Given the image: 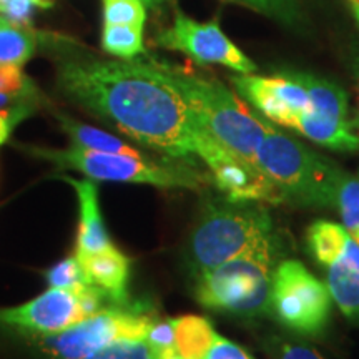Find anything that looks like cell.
Listing matches in <instances>:
<instances>
[{
  "instance_id": "1f68e13d",
  "label": "cell",
  "mask_w": 359,
  "mask_h": 359,
  "mask_svg": "<svg viewBox=\"0 0 359 359\" xmlns=\"http://www.w3.org/2000/svg\"><path fill=\"white\" fill-rule=\"evenodd\" d=\"M205 359H253L243 348H240L238 344L231 343V341L222 338L217 334L212 348L208 349Z\"/></svg>"
},
{
  "instance_id": "d4e9b609",
  "label": "cell",
  "mask_w": 359,
  "mask_h": 359,
  "mask_svg": "<svg viewBox=\"0 0 359 359\" xmlns=\"http://www.w3.org/2000/svg\"><path fill=\"white\" fill-rule=\"evenodd\" d=\"M224 2L248 7L286 25L298 24L302 19L299 0H224Z\"/></svg>"
},
{
  "instance_id": "8992f818",
  "label": "cell",
  "mask_w": 359,
  "mask_h": 359,
  "mask_svg": "<svg viewBox=\"0 0 359 359\" xmlns=\"http://www.w3.org/2000/svg\"><path fill=\"white\" fill-rule=\"evenodd\" d=\"M30 154L40 158L50 160L60 168H72L87 175L90 180L107 182L145 183L161 188H187L201 190L210 183L208 175L193 168V165L155 161L145 155L103 154V151L83 150L72 145L67 150H48V148H29Z\"/></svg>"
},
{
  "instance_id": "836d02e7",
  "label": "cell",
  "mask_w": 359,
  "mask_h": 359,
  "mask_svg": "<svg viewBox=\"0 0 359 359\" xmlns=\"http://www.w3.org/2000/svg\"><path fill=\"white\" fill-rule=\"evenodd\" d=\"M24 102H32V100H27V98H19V97H13V95H7V93L0 92V109H8V107L19 105V103H24Z\"/></svg>"
},
{
  "instance_id": "ba28073f",
  "label": "cell",
  "mask_w": 359,
  "mask_h": 359,
  "mask_svg": "<svg viewBox=\"0 0 359 359\" xmlns=\"http://www.w3.org/2000/svg\"><path fill=\"white\" fill-rule=\"evenodd\" d=\"M327 285L296 259L280 263L273 275L271 309L283 325L299 334L316 336L325 330L331 314Z\"/></svg>"
},
{
  "instance_id": "5b68a950",
  "label": "cell",
  "mask_w": 359,
  "mask_h": 359,
  "mask_svg": "<svg viewBox=\"0 0 359 359\" xmlns=\"http://www.w3.org/2000/svg\"><path fill=\"white\" fill-rule=\"evenodd\" d=\"M257 165L275 183L283 201L303 206H331L343 172L334 161L281 133L269 122L257 150Z\"/></svg>"
},
{
  "instance_id": "2e32d148",
  "label": "cell",
  "mask_w": 359,
  "mask_h": 359,
  "mask_svg": "<svg viewBox=\"0 0 359 359\" xmlns=\"http://www.w3.org/2000/svg\"><path fill=\"white\" fill-rule=\"evenodd\" d=\"M309 140L318 145L331 148L336 151H358L359 132L356 123L349 120H339L333 116L314 114L313 110L304 111L294 127Z\"/></svg>"
},
{
  "instance_id": "ab89813d",
  "label": "cell",
  "mask_w": 359,
  "mask_h": 359,
  "mask_svg": "<svg viewBox=\"0 0 359 359\" xmlns=\"http://www.w3.org/2000/svg\"><path fill=\"white\" fill-rule=\"evenodd\" d=\"M37 2L40 4V6H48V4H47V2H45V0H37Z\"/></svg>"
},
{
  "instance_id": "e0dca14e",
  "label": "cell",
  "mask_w": 359,
  "mask_h": 359,
  "mask_svg": "<svg viewBox=\"0 0 359 359\" xmlns=\"http://www.w3.org/2000/svg\"><path fill=\"white\" fill-rule=\"evenodd\" d=\"M296 82L302 83L308 92L311 110L314 114L333 116L339 120H349L348 95L338 83L331 82L318 75L306 74V72H285Z\"/></svg>"
},
{
  "instance_id": "d590c367",
  "label": "cell",
  "mask_w": 359,
  "mask_h": 359,
  "mask_svg": "<svg viewBox=\"0 0 359 359\" xmlns=\"http://www.w3.org/2000/svg\"><path fill=\"white\" fill-rule=\"evenodd\" d=\"M155 359H185L180 354L177 349H168V351H163L160 354H156Z\"/></svg>"
},
{
  "instance_id": "74e56055",
  "label": "cell",
  "mask_w": 359,
  "mask_h": 359,
  "mask_svg": "<svg viewBox=\"0 0 359 359\" xmlns=\"http://www.w3.org/2000/svg\"><path fill=\"white\" fill-rule=\"evenodd\" d=\"M351 8H353V15H354V19H356L358 25H359V4H351Z\"/></svg>"
},
{
  "instance_id": "e575fe53",
  "label": "cell",
  "mask_w": 359,
  "mask_h": 359,
  "mask_svg": "<svg viewBox=\"0 0 359 359\" xmlns=\"http://www.w3.org/2000/svg\"><path fill=\"white\" fill-rule=\"evenodd\" d=\"M353 74H354V80H356L358 98H359V47H358V50L354 52V58H353Z\"/></svg>"
},
{
  "instance_id": "4316f807",
  "label": "cell",
  "mask_w": 359,
  "mask_h": 359,
  "mask_svg": "<svg viewBox=\"0 0 359 359\" xmlns=\"http://www.w3.org/2000/svg\"><path fill=\"white\" fill-rule=\"evenodd\" d=\"M0 92L19 98L34 100L39 97L37 88L22 72L19 65H0Z\"/></svg>"
},
{
  "instance_id": "7c38bea8",
  "label": "cell",
  "mask_w": 359,
  "mask_h": 359,
  "mask_svg": "<svg viewBox=\"0 0 359 359\" xmlns=\"http://www.w3.org/2000/svg\"><path fill=\"white\" fill-rule=\"evenodd\" d=\"M238 95L262 111L269 122L294 128L299 116L311 110L308 92L285 72L273 77H259L255 74H238L231 77Z\"/></svg>"
},
{
  "instance_id": "ac0fdd59",
  "label": "cell",
  "mask_w": 359,
  "mask_h": 359,
  "mask_svg": "<svg viewBox=\"0 0 359 359\" xmlns=\"http://www.w3.org/2000/svg\"><path fill=\"white\" fill-rule=\"evenodd\" d=\"M175 330V349L185 359H205L212 348L217 331L206 318L182 316L172 320Z\"/></svg>"
},
{
  "instance_id": "4fadbf2b",
  "label": "cell",
  "mask_w": 359,
  "mask_h": 359,
  "mask_svg": "<svg viewBox=\"0 0 359 359\" xmlns=\"http://www.w3.org/2000/svg\"><path fill=\"white\" fill-rule=\"evenodd\" d=\"M88 285L100 290L114 306H128L130 259L114 245L79 258Z\"/></svg>"
},
{
  "instance_id": "ffe728a7",
  "label": "cell",
  "mask_w": 359,
  "mask_h": 359,
  "mask_svg": "<svg viewBox=\"0 0 359 359\" xmlns=\"http://www.w3.org/2000/svg\"><path fill=\"white\" fill-rule=\"evenodd\" d=\"M349 233L343 224L331 222H316L308 230V248L311 255L325 266L336 262L344 251Z\"/></svg>"
},
{
  "instance_id": "60d3db41",
  "label": "cell",
  "mask_w": 359,
  "mask_h": 359,
  "mask_svg": "<svg viewBox=\"0 0 359 359\" xmlns=\"http://www.w3.org/2000/svg\"><path fill=\"white\" fill-rule=\"evenodd\" d=\"M356 241H358V243H359V238H358V240H356Z\"/></svg>"
},
{
  "instance_id": "d6a6232c",
  "label": "cell",
  "mask_w": 359,
  "mask_h": 359,
  "mask_svg": "<svg viewBox=\"0 0 359 359\" xmlns=\"http://www.w3.org/2000/svg\"><path fill=\"white\" fill-rule=\"evenodd\" d=\"M281 359H325L313 348L298 343L281 344Z\"/></svg>"
},
{
  "instance_id": "d6986e66",
  "label": "cell",
  "mask_w": 359,
  "mask_h": 359,
  "mask_svg": "<svg viewBox=\"0 0 359 359\" xmlns=\"http://www.w3.org/2000/svg\"><path fill=\"white\" fill-rule=\"evenodd\" d=\"M58 122H60L64 132L69 135L72 145L83 148V150L92 151H103V154H125V155H137L140 154L114 135L103 132L100 128L90 127L77 122V120L70 118L67 115H58Z\"/></svg>"
},
{
  "instance_id": "603a6c76",
  "label": "cell",
  "mask_w": 359,
  "mask_h": 359,
  "mask_svg": "<svg viewBox=\"0 0 359 359\" xmlns=\"http://www.w3.org/2000/svg\"><path fill=\"white\" fill-rule=\"evenodd\" d=\"M333 208L338 210L353 240L359 238V180L351 173L341 172L333 195Z\"/></svg>"
},
{
  "instance_id": "7a4b0ae2",
  "label": "cell",
  "mask_w": 359,
  "mask_h": 359,
  "mask_svg": "<svg viewBox=\"0 0 359 359\" xmlns=\"http://www.w3.org/2000/svg\"><path fill=\"white\" fill-rule=\"evenodd\" d=\"M268 210L259 201L212 200L201 212L188 243V262L196 276L275 236Z\"/></svg>"
},
{
  "instance_id": "5bb4252c",
  "label": "cell",
  "mask_w": 359,
  "mask_h": 359,
  "mask_svg": "<svg viewBox=\"0 0 359 359\" xmlns=\"http://www.w3.org/2000/svg\"><path fill=\"white\" fill-rule=\"evenodd\" d=\"M64 182L75 188L80 205V224L77 236V251L75 257L83 258L97 251L105 250L111 245L105 224L102 222L100 206H98V191L93 180H75L60 177Z\"/></svg>"
},
{
  "instance_id": "f546056e",
  "label": "cell",
  "mask_w": 359,
  "mask_h": 359,
  "mask_svg": "<svg viewBox=\"0 0 359 359\" xmlns=\"http://www.w3.org/2000/svg\"><path fill=\"white\" fill-rule=\"evenodd\" d=\"M32 102H24L19 103V105L8 107V109H0V145H4V143L7 142L12 130L15 128L22 120H25L27 116L32 114Z\"/></svg>"
},
{
  "instance_id": "30bf717a",
  "label": "cell",
  "mask_w": 359,
  "mask_h": 359,
  "mask_svg": "<svg viewBox=\"0 0 359 359\" xmlns=\"http://www.w3.org/2000/svg\"><path fill=\"white\" fill-rule=\"evenodd\" d=\"M155 43L167 50L182 52L196 64L223 65L243 75L258 70L257 64L223 32L217 19L198 22L177 11L172 25L156 35Z\"/></svg>"
},
{
  "instance_id": "4dcf8cb0",
  "label": "cell",
  "mask_w": 359,
  "mask_h": 359,
  "mask_svg": "<svg viewBox=\"0 0 359 359\" xmlns=\"http://www.w3.org/2000/svg\"><path fill=\"white\" fill-rule=\"evenodd\" d=\"M34 6H40V4L37 0H7L2 13L13 25L22 27V29H30Z\"/></svg>"
},
{
  "instance_id": "9c48e42d",
  "label": "cell",
  "mask_w": 359,
  "mask_h": 359,
  "mask_svg": "<svg viewBox=\"0 0 359 359\" xmlns=\"http://www.w3.org/2000/svg\"><path fill=\"white\" fill-rule=\"evenodd\" d=\"M107 303L109 298L93 286L82 291L48 288L32 302L0 309V321L40 336L57 334L100 311Z\"/></svg>"
},
{
  "instance_id": "8fae6325",
  "label": "cell",
  "mask_w": 359,
  "mask_h": 359,
  "mask_svg": "<svg viewBox=\"0 0 359 359\" xmlns=\"http://www.w3.org/2000/svg\"><path fill=\"white\" fill-rule=\"evenodd\" d=\"M196 156L203 160L212 173L215 187L228 198L283 203L280 190L263 170L224 147L208 132V128L201 133Z\"/></svg>"
},
{
  "instance_id": "484cf974",
  "label": "cell",
  "mask_w": 359,
  "mask_h": 359,
  "mask_svg": "<svg viewBox=\"0 0 359 359\" xmlns=\"http://www.w3.org/2000/svg\"><path fill=\"white\" fill-rule=\"evenodd\" d=\"M147 6L142 0H103V24L145 27Z\"/></svg>"
},
{
  "instance_id": "9a60e30c",
  "label": "cell",
  "mask_w": 359,
  "mask_h": 359,
  "mask_svg": "<svg viewBox=\"0 0 359 359\" xmlns=\"http://www.w3.org/2000/svg\"><path fill=\"white\" fill-rule=\"evenodd\" d=\"M327 290L341 311L359 321V243L351 236L341 257L327 266Z\"/></svg>"
},
{
  "instance_id": "b9f144b4",
  "label": "cell",
  "mask_w": 359,
  "mask_h": 359,
  "mask_svg": "<svg viewBox=\"0 0 359 359\" xmlns=\"http://www.w3.org/2000/svg\"><path fill=\"white\" fill-rule=\"evenodd\" d=\"M0 11H2V8H0Z\"/></svg>"
},
{
  "instance_id": "7402d4cb",
  "label": "cell",
  "mask_w": 359,
  "mask_h": 359,
  "mask_svg": "<svg viewBox=\"0 0 359 359\" xmlns=\"http://www.w3.org/2000/svg\"><path fill=\"white\" fill-rule=\"evenodd\" d=\"M102 48L110 55L133 60L145 52L143 47V27L103 24Z\"/></svg>"
},
{
  "instance_id": "6da1fadb",
  "label": "cell",
  "mask_w": 359,
  "mask_h": 359,
  "mask_svg": "<svg viewBox=\"0 0 359 359\" xmlns=\"http://www.w3.org/2000/svg\"><path fill=\"white\" fill-rule=\"evenodd\" d=\"M57 85L69 100L135 142L172 158L196 155L206 127L154 62L65 60Z\"/></svg>"
},
{
  "instance_id": "277c9868",
  "label": "cell",
  "mask_w": 359,
  "mask_h": 359,
  "mask_svg": "<svg viewBox=\"0 0 359 359\" xmlns=\"http://www.w3.org/2000/svg\"><path fill=\"white\" fill-rule=\"evenodd\" d=\"M280 240L271 236L253 248L196 276V299L213 311L257 316L271 308L273 275Z\"/></svg>"
},
{
  "instance_id": "cb8c5ba5",
  "label": "cell",
  "mask_w": 359,
  "mask_h": 359,
  "mask_svg": "<svg viewBox=\"0 0 359 359\" xmlns=\"http://www.w3.org/2000/svg\"><path fill=\"white\" fill-rule=\"evenodd\" d=\"M45 280H47L50 288H60V290H74L82 291L88 288V281L85 278L83 266L80 259L75 257H70L64 259V262L57 263L55 266L45 271Z\"/></svg>"
},
{
  "instance_id": "83f0119b",
  "label": "cell",
  "mask_w": 359,
  "mask_h": 359,
  "mask_svg": "<svg viewBox=\"0 0 359 359\" xmlns=\"http://www.w3.org/2000/svg\"><path fill=\"white\" fill-rule=\"evenodd\" d=\"M85 359H155L145 339H122Z\"/></svg>"
},
{
  "instance_id": "44dd1931",
  "label": "cell",
  "mask_w": 359,
  "mask_h": 359,
  "mask_svg": "<svg viewBox=\"0 0 359 359\" xmlns=\"http://www.w3.org/2000/svg\"><path fill=\"white\" fill-rule=\"evenodd\" d=\"M37 37L29 29L13 25L0 15V65H19L32 58Z\"/></svg>"
},
{
  "instance_id": "8d00e7d4",
  "label": "cell",
  "mask_w": 359,
  "mask_h": 359,
  "mask_svg": "<svg viewBox=\"0 0 359 359\" xmlns=\"http://www.w3.org/2000/svg\"><path fill=\"white\" fill-rule=\"evenodd\" d=\"M142 2L145 4L147 7H160V6H163V4L170 2V0H142Z\"/></svg>"
},
{
  "instance_id": "52a82bcc",
  "label": "cell",
  "mask_w": 359,
  "mask_h": 359,
  "mask_svg": "<svg viewBox=\"0 0 359 359\" xmlns=\"http://www.w3.org/2000/svg\"><path fill=\"white\" fill-rule=\"evenodd\" d=\"M154 325L143 309L102 308L69 330L42 338V348L55 359H85L122 339H145Z\"/></svg>"
},
{
  "instance_id": "3957f363",
  "label": "cell",
  "mask_w": 359,
  "mask_h": 359,
  "mask_svg": "<svg viewBox=\"0 0 359 359\" xmlns=\"http://www.w3.org/2000/svg\"><path fill=\"white\" fill-rule=\"evenodd\" d=\"M154 64L218 142L257 165V150L266 133V120L255 115L218 80L190 74L165 62Z\"/></svg>"
},
{
  "instance_id": "f1b7e54d",
  "label": "cell",
  "mask_w": 359,
  "mask_h": 359,
  "mask_svg": "<svg viewBox=\"0 0 359 359\" xmlns=\"http://www.w3.org/2000/svg\"><path fill=\"white\" fill-rule=\"evenodd\" d=\"M145 341L148 346L154 351V356L156 354L168 351V349H175V330L172 325V320L168 321H154V325L148 330V334Z\"/></svg>"
},
{
  "instance_id": "f35d334b",
  "label": "cell",
  "mask_w": 359,
  "mask_h": 359,
  "mask_svg": "<svg viewBox=\"0 0 359 359\" xmlns=\"http://www.w3.org/2000/svg\"><path fill=\"white\" fill-rule=\"evenodd\" d=\"M6 4H7V0H0V8H2V11H4V7H6ZM2 11H0V13H2Z\"/></svg>"
}]
</instances>
